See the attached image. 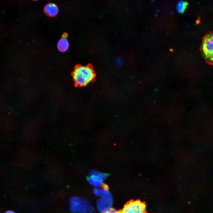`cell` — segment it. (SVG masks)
Instances as JSON below:
<instances>
[{
    "label": "cell",
    "mask_w": 213,
    "mask_h": 213,
    "mask_svg": "<svg viewBox=\"0 0 213 213\" xmlns=\"http://www.w3.org/2000/svg\"><path fill=\"white\" fill-rule=\"evenodd\" d=\"M83 199L76 197L72 198L70 200V209L74 213H83L84 204Z\"/></svg>",
    "instance_id": "cell-5"
},
{
    "label": "cell",
    "mask_w": 213,
    "mask_h": 213,
    "mask_svg": "<svg viewBox=\"0 0 213 213\" xmlns=\"http://www.w3.org/2000/svg\"><path fill=\"white\" fill-rule=\"evenodd\" d=\"M58 50L61 52L66 51L69 47V43L67 39V35L64 34L59 41L57 45Z\"/></svg>",
    "instance_id": "cell-7"
},
{
    "label": "cell",
    "mask_w": 213,
    "mask_h": 213,
    "mask_svg": "<svg viewBox=\"0 0 213 213\" xmlns=\"http://www.w3.org/2000/svg\"><path fill=\"white\" fill-rule=\"evenodd\" d=\"M116 63L118 65H121L123 63V60L120 58H118L116 59Z\"/></svg>",
    "instance_id": "cell-10"
},
{
    "label": "cell",
    "mask_w": 213,
    "mask_h": 213,
    "mask_svg": "<svg viewBox=\"0 0 213 213\" xmlns=\"http://www.w3.org/2000/svg\"><path fill=\"white\" fill-rule=\"evenodd\" d=\"M34 0V1H36V0Z\"/></svg>",
    "instance_id": "cell-12"
},
{
    "label": "cell",
    "mask_w": 213,
    "mask_h": 213,
    "mask_svg": "<svg viewBox=\"0 0 213 213\" xmlns=\"http://www.w3.org/2000/svg\"><path fill=\"white\" fill-rule=\"evenodd\" d=\"M73 76L76 84L79 86H83L92 81L95 77V73L90 66H79L75 68Z\"/></svg>",
    "instance_id": "cell-1"
},
{
    "label": "cell",
    "mask_w": 213,
    "mask_h": 213,
    "mask_svg": "<svg viewBox=\"0 0 213 213\" xmlns=\"http://www.w3.org/2000/svg\"><path fill=\"white\" fill-rule=\"evenodd\" d=\"M5 213H16L15 212L11 210H9L7 211Z\"/></svg>",
    "instance_id": "cell-11"
},
{
    "label": "cell",
    "mask_w": 213,
    "mask_h": 213,
    "mask_svg": "<svg viewBox=\"0 0 213 213\" xmlns=\"http://www.w3.org/2000/svg\"><path fill=\"white\" fill-rule=\"evenodd\" d=\"M104 213H121L120 211H117L113 208H110L104 212Z\"/></svg>",
    "instance_id": "cell-9"
},
{
    "label": "cell",
    "mask_w": 213,
    "mask_h": 213,
    "mask_svg": "<svg viewBox=\"0 0 213 213\" xmlns=\"http://www.w3.org/2000/svg\"><path fill=\"white\" fill-rule=\"evenodd\" d=\"M188 4L186 1H180L177 3L176 6L177 10L180 14H182L185 12Z\"/></svg>",
    "instance_id": "cell-8"
},
{
    "label": "cell",
    "mask_w": 213,
    "mask_h": 213,
    "mask_svg": "<svg viewBox=\"0 0 213 213\" xmlns=\"http://www.w3.org/2000/svg\"><path fill=\"white\" fill-rule=\"evenodd\" d=\"M45 13L48 16L53 17L56 16L58 12V9L57 5L53 3H50L47 4L44 8Z\"/></svg>",
    "instance_id": "cell-6"
},
{
    "label": "cell",
    "mask_w": 213,
    "mask_h": 213,
    "mask_svg": "<svg viewBox=\"0 0 213 213\" xmlns=\"http://www.w3.org/2000/svg\"><path fill=\"white\" fill-rule=\"evenodd\" d=\"M200 50L206 62L213 65V32H209L204 36Z\"/></svg>",
    "instance_id": "cell-2"
},
{
    "label": "cell",
    "mask_w": 213,
    "mask_h": 213,
    "mask_svg": "<svg viewBox=\"0 0 213 213\" xmlns=\"http://www.w3.org/2000/svg\"><path fill=\"white\" fill-rule=\"evenodd\" d=\"M106 177L105 174L94 170L91 171L88 180L89 183L92 186L99 188L103 185L104 181Z\"/></svg>",
    "instance_id": "cell-4"
},
{
    "label": "cell",
    "mask_w": 213,
    "mask_h": 213,
    "mask_svg": "<svg viewBox=\"0 0 213 213\" xmlns=\"http://www.w3.org/2000/svg\"><path fill=\"white\" fill-rule=\"evenodd\" d=\"M146 205L140 200H131L124 205L121 213H146Z\"/></svg>",
    "instance_id": "cell-3"
}]
</instances>
